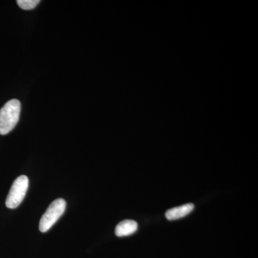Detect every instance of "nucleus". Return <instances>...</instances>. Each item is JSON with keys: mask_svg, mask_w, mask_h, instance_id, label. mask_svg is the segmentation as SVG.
<instances>
[{"mask_svg": "<svg viewBox=\"0 0 258 258\" xmlns=\"http://www.w3.org/2000/svg\"><path fill=\"white\" fill-rule=\"evenodd\" d=\"M21 103L17 99L10 100L0 109V134L6 135L16 126L20 119Z\"/></svg>", "mask_w": 258, "mask_h": 258, "instance_id": "f257e3e1", "label": "nucleus"}, {"mask_svg": "<svg viewBox=\"0 0 258 258\" xmlns=\"http://www.w3.org/2000/svg\"><path fill=\"white\" fill-rule=\"evenodd\" d=\"M66 208V202L63 199H57L50 204L40 220L39 229L41 232H46L55 225V222L63 215Z\"/></svg>", "mask_w": 258, "mask_h": 258, "instance_id": "f03ea898", "label": "nucleus"}, {"mask_svg": "<svg viewBox=\"0 0 258 258\" xmlns=\"http://www.w3.org/2000/svg\"><path fill=\"white\" fill-rule=\"evenodd\" d=\"M29 186V179L26 176L21 175L17 178L12 185L11 189L6 200L7 208L15 209L23 201Z\"/></svg>", "mask_w": 258, "mask_h": 258, "instance_id": "7ed1b4c3", "label": "nucleus"}, {"mask_svg": "<svg viewBox=\"0 0 258 258\" xmlns=\"http://www.w3.org/2000/svg\"><path fill=\"white\" fill-rule=\"evenodd\" d=\"M194 208H195V205L193 204H186V205L168 210L166 212L165 216L169 221L179 220L191 213Z\"/></svg>", "mask_w": 258, "mask_h": 258, "instance_id": "20e7f679", "label": "nucleus"}, {"mask_svg": "<svg viewBox=\"0 0 258 258\" xmlns=\"http://www.w3.org/2000/svg\"><path fill=\"white\" fill-rule=\"evenodd\" d=\"M138 229V224L132 220H126L121 221L115 227V235L118 237H125L132 235L137 232Z\"/></svg>", "mask_w": 258, "mask_h": 258, "instance_id": "39448f33", "label": "nucleus"}, {"mask_svg": "<svg viewBox=\"0 0 258 258\" xmlns=\"http://www.w3.org/2000/svg\"><path fill=\"white\" fill-rule=\"evenodd\" d=\"M40 3V0H18V1H17L18 6L21 9L25 10L34 9V8H36Z\"/></svg>", "mask_w": 258, "mask_h": 258, "instance_id": "423d86ee", "label": "nucleus"}]
</instances>
